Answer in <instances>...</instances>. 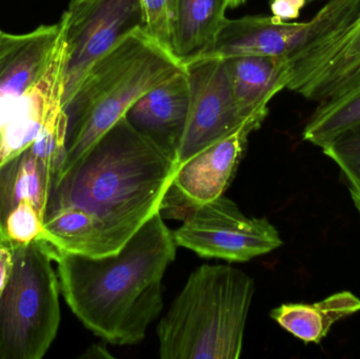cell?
<instances>
[{"label": "cell", "instance_id": "24", "mask_svg": "<svg viewBox=\"0 0 360 359\" xmlns=\"http://www.w3.org/2000/svg\"><path fill=\"white\" fill-rule=\"evenodd\" d=\"M82 358H112L111 354L108 353L107 350L103 346L101 345H94L90 348V349L86 350V353L82 355Z\"/></svg>", "mask_w": 360, "mask_h": 359}, {"label": "cell", "instance_id": "27", "mask_svg": "<svg viewBox=\"0 0 360 359\" xmlns=\"http://www.w3.org/2000/svg\"><path fill=\"white\" fill-rule=\"evenodd\" d=\"M317 1V0H307V4H312V2Z\"/></svg>", "mask_w": 360, "mask_h": 359}, {"label": "cell", "instance_id": "17", "mask_svg": "<svg viewBox=\"0 0 360 359\" xmlns=\"http://www.w3.org/2000/svg\"><path fill=\"white\" fill-rule=\"evenodd\" d=\"M229 8V0H173L171 48L184 65L209 48Z\"/></svg>", "mask_w": 360, "mask_h": 359}, {"label": "cell", "instance_id": "1", "mask_svg": "<svg viewBox=\"0 0 360 359\" xmlns=\"http://www.w3.org/2000/svg\"><path fill=\"white\" fill-rule=\"evenodd\" d=\"M176 247L158 212L116 254L84 256L53 246L51 252L61 294L76 318L107 343L132 346L162 313V278Z\"/></svg>", "mask_w": 360, "mask_h": 359}, {"label": "cell", "instance_id": "4", "mask_svg": "<svg viewBox=\"0 0 360 359\" xmlns=\"http://www.w3.org/2000/svg\"><path fill=\"white\" fill-rule=\"evenodd\" d=\"M253 280L231 266L195 270L158 327L162 359H237Z\"/></svg>", "mask_w": 360, "mask_h": 359}, {"label": "cell", "instance_id": "6", "mask_svg": "<svg viewBox=\"0 0 360 359\" xmlns=\"http://www.w3.org/2000/svg\"><path fill=\"white\" fill-rule=\"evenodd\" d=\"M359 15L360 0H328L306 22H283L266 15L226 18L213 42L200 57L291 58L335 35Z\"/></svg>", "mask_w": 360, "mask_h": 359}, {"label": "cell", "instance_id": "8", "mask_svg": "<svg viewBox=\"0 0 360 359\" xmlns=\"http://www.w3.org/2000/svg\"><path fill=\"white\" fill-rule=\"evenodd\" d=\"M67 44L63 109L91 67L118 42L143 29L141 0H71L63 16Z\"/></svg>", "mask_w": 360, "mask_h": 359}, {"label": "cell", "instance_id": "19", "mask_svg": "<svg viewBox=\"0 0 360 359\" xmlns=\"http://www.w3.org/2000/svg\"><path fill=\"white\" fill-rule=\"evenodd\" d=\"M360 124V82L321 101L309 118L302 138L323 149L336 137Z\"/></svg>", "mask_w": 360, "mask_h": 359}, {"label": "cell", "instance_id": "26", "mask_svg": "<svg viewBox=\"0 0 360 359\" xmlns=\"http://www.w3.org/2000/svg\"><path fill=\"white\" fill-rule=\"evenodd\" d=\"M6 242V240H4V236H2L1 231H0V242Z\"/></svg>", "mask_w": 360, "mask_h": 359}, {"label": "cell", "instance_id": "13", "mask_svg": "<svg viewBox=\"0 0 360 359\" xmlns=\"http://www.w3.org/2000/svg\"><path fill=\"white\" fill-rule=\"evenodd\" d=\"M63 33V18L29 33L0 30V130L19 99L46 73Z\"/></svg>", "mask_w": 360, "mask_h": 359}, {"label": "cell", "instance_id": "14", "mask_svg": "<svg viewBox=\"0 0 360 359\" xmlns=\"http://www.w3.org/2000/svg\"><path fill=\"white\" fill-rule=\"evenodd\" d=\"M65 65L67 44L63 33L46 73L19 99L0 130V166L31 145L46 122L63 109Z\"/></svg>", "mask_w": 360, "mask_h": 359}, {"label": "cell", "instance_id": "3", "mask_svg": "<svg viewBox=\"0 0 360 359\" xmlns=\"http://www.w3.org/2000/svg\"><path fill=\"white\" fill-rule=\"evenodd\" d=\"M184 67L168 48L143 29L133 32L101 57L86 72L65 107L69 124L65 159L57 181L134 103Z\"/></svg>", "mask_w": 360, "mask_h": 359}, {"label": "cell", "instance_id": "2", "mask_svg": "<svg viewBox=\"0 0 360 359\" xmlns=\"http://www.w3.org/2000/svg\"><path fill=\"white\" fill-rule=\"evenodd\" d=\"M179 167L124 117L57 181L48 208L74 207L98 226L116 254L160 211Z\"/></svg>", "mask_w": 360, "mask_h": 359}, {"label": "cell", "instance_id": "5", "mask_svg": "<svg viewBox=\"0 0 360 359\" xmlns=\"http://www.w3.org/2000/svg\"><path fill=\"white\" fill-rule=\"evenodd\" d=\"M51 244H13L10 278L0 296V359H41L60 324L58 276Z\"/></svg>", "mask_w": 360, "mask_h": 359}, {"label": "cell", "instance_id": "16", "mask_svg": "<svg viewBox=\"0 0 360 359\" xmlns=\"http://www.w3.org/2000/svg\"><path fill=\"white\" fill-rule=\"evenodd\" d=\"M222 60L241 115L247 120L264 122L273 97L287 89L289 80L287 58L241 56Z\"/></svg>", "mask_w": 360, "mask_h": 359}, {"label": "cell", "instance_id": "18", "mask_svg": "<svg viewBox=\"0 0 360 359\" xmlns=\"http://www.w3.org/2000/svg\"><path fill=\"white\" fill-rule=\"evenodd\" d=\"M359 311L360 299L350 291H342L319 303H283L273 309L270 316L306 345H319L335 322Z\"/></svg>", "mask_w": 360, "mask_h": 359}, {"label": "cell", "instance_id": "7", "mask_svg": "<svg viewBox=\"0 0 360 359\" xmlns=\"http://www.w3.org/2000/svg\"><path fill=\"white\" fill-rule=\"evenodd\" d=\"M172 234L177 247L229 263H245L283 246L268 218L247 216L224 195L191 210Z\"/></svg>", "mask_w": 360, "mask_h": 359}, {"label": "cell", "instance_id": "21", "mask_svg": "<svg viewBox=\"0 0 360 359\" xmlns=\"http://www.w3.org/2000/svg\"><path fill=\"white\" fill-rule=\"evenodd\" d=\"M141 2L143 31L172 52L173 0H141Z\"/></svg>", "mask_w": 360, "mask_h": 359}, {"label": "cell", "instance_id": "22", "mask_svg": "<svg viewBox=\"0 0 360 359\" xmlns=\"http://www.w3.org/2000/svg\"><path fill=\"white\" fill-rule=\"evenodd\" d=\"M307 4V0H271L270 8L276 20L289 22L300 16Z\"/></svg>", "mask_w": 360, "mask_h": 359}, {"label": "cell", "instance_id": "20", "mask_svg": "<svg viewBox=\"0 0 360 359\" xmlns=\"http://www.w3.org/2000/svg\"><path fill=\"white\" fill-rule=\"evenodd\" d=\"M323 152L340 167L360 215V124L336 137L323 148Z\"/></svg>", "mask_w": 360, "mask_h": 359}, {"label": "cell", "instance_id": "25", "mask_svg": "<svg viewBox=\"0 0 360 359\" xmlns=\"http://www.w3.org/2000/svg\"><path fill=\"white\" fill-rule=\"evenodd\" d=\"M245 1H247V0H229V2H230V8H237V6L245 4Z\"/></svg>", "mask_w": 360, "mask_h": 359}, {"label": "cell", "instance_id": "15", "mask_svg": "<svg viewBox=\"0 0 360 359\" xmlns=\"http://www.w3.org/2000/svg\"><path fill=\"white\" fill-rule=\"evenodd\" d=\"M188 107L190 84L184 67L141 96L124 118L177 164Z\"/></svg>", "mask_w": 360, "mask_h": 359}, {"label": "cell", "instance_id": "9", "mask_svg": "<svg viewBox=\"0 0 360 359\" xmlns=\"http://www.w3.org/2000/svg\"><path fill=\"white\" fill-rule=\"evenodd\" d=\"M68 124L67 111L59 110L31 145L0 166V231L8 215L20 206L46 217L65 159Z\"/></svg>", "mask_w": 360, "mask_h": 359}, {"label": "cell", "instance_id": "12", "mask_svg": "<svg viewBox=\"0 0 360 359\" xmlns=\"http://www.w3.org/2000/svg\"><path fill=\"white\" fill-rule=\"evenodd\" d=\"M287 89L309 100H326L360 82V15L315 48L288 58Z\"/></svg>", "mask_w": 360, "mask_h": 359}, {"label": "cell", "instance_id": "11", "mask_svg": "<svg viewBox=\"0 0 360 359\" xmlns=\"http://www.w3.org/2000/svg\"><path fill=\"white\" fill-rule=\"evenodd\" d=\"M262 124L258 120H249L184 162L162 200V218L182 221L193 209L224 195L243 159L250 134Z\"/></svg>", "mask_w": 360, "mask_h": 359}, {"label": "cell", "instance_id": "23", "mask_svg": "<svg viewBox=\"0 0 360 359\" xmlns=\"http://www.w3.org/2000/svg\"><path fill=\"white\" fill-rule=\"evenodd\" d=\"M13 263V244L8 242H0V296L10 278Z\"/></svg>", "mask_w": 360, "mask_h": 359}, {"label": "cell", "instance_id": "10", "mask_svg": "<svg viewBox=\"0 0 360 359\" xmlns=\"http://www.w3.org/2000/svg\"><path fill=\"white\" fill-rule=\"evenodd\" d=\"M184 67L190 84V107L177 155L179 167L252 120L239 112L222 59L199 57Z\"/></svg>", "mask_w": 360, "mask_h": 359}]
</instances>
